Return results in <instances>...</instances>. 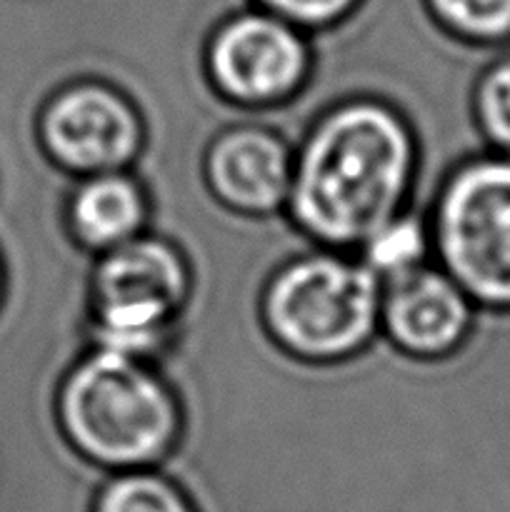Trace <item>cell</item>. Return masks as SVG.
Returning <instances> with one entry per match:
<instances>
[{
	"instance_id": "14",
	"label": "cell",
	"mask_w": 510,
	"mask_h": 512,
	"mask_svg": "<svg viewBox=\"0 0 510 512\" xmlns=\"http://www.w3.org/2000/svg\"><path fill=\"white\" fill-rule=\"evenodd\" d=\"M3 293H5V265H3V258H0V300H3Z\"/></svg>"
},
{
	"instance_id": "4",
	"label": "cell",
	"mask_w": 510,
	"mask_h": 512,
	"mask_svg": "<svg viewBox=\"0 0 510 512\" xmlns=\"http://www.w3.org/2000/svg\"><path fill=\"white\" fill-rule=\"evenodd\" d=\"M193 293L183 248L158 230L95 255L88 275V345L155 360Z\"/></svg>"
},
{
	"instance_id": "7",
	"label": "cell",
	"mask_w": 510,
	"mask_h": 512,
	"mask_svg": "<svg viewBox=\"0 0 510 512\" xmlns=\"http://www.w3.org/2000/svg\"><path fill=\"white\" fill-rule=\"evenodd\" d=\"M35 133L53 165L73 178L130 170L145 143L138 105L113 80L75 75L40 103Z\"/></svg>"
},
{
	"instance_id": "3",
	"label": "cell",
	"mask_w": 510,
	"mask_h": 512,
	"mask_svg": "<svg viewBox=\"0 0 510 512\" xmlns=\"http://www.w3.org/2000/svg\"><path fill=\"white\" fill-rule=\"evenodd\" d=\"M378 275L350 250L308 245L268 275L260 320L278 348L305 363H338L380 335Z\"/></svg>"
},
{
	"instance_id": "6",
	"label": "cell",
	"mask_w": 510,
	"mask_h": 512,
	"mask_svg": "<svg viewBox=\"0 0 510 512\" xmlns=\"http://www.w3.org/2000/svg\"><path fill=\"white\" fill-rule=\"evenodd\" d=\"M313 35L263 8L230 10L203 45L210 88L240 108H278L313 73Z\"/></svg>"
},
{
	"instance_id": "8",
	"label": "cell",
	"mask_w": 510,
	"mask_h": 512,
	"mask_svg": "<svg viewBox=\"0 0 510 512\" xmlns=\"http://www.w3.org/2000/svg\"><path fill=\"white\" fill-rule=\"evenodd\" d=\"M475 303L435 260L383 280L380 335L413 358H443L468 340Z\"/></svg>"
},
{
	"instance_id": "9",
	"label": "cell",
	"mask_w": 510,
	"mask_h": 512,
	"mask_svg": "<svg viewBox=\"0 0 510 512\" xmlns=\"http://www.w3.org/2000/svg\"><path fill=\"white\" fill-rule=\"evenodd\" d=\"M70 238L100 255L150 230V198L135 170L83 175L70 180L63 200Z\"/></svg>"
},
{
	"instance_id": "10",
	"label": "cell",
	"mask_w": 510,
	"mask_h": 512,
	"mask_svg": "<svg viewBox=\"0 0 510 512\" xmlns=\"http://www.w3.org/2000/svg\"><path fill=\"white\" fill-rule=\"evenodd\" d=\"M90 512H198L190 493L165 470L108 473L95 488Z\"/></svg>"
},
{
	"instance_id": "2",
	"label": "cell",
	"mask_w": 510,
	"mask_h": 512,
	"mask_svg": "<svg viewBox=\"0 0 510 512\" xmlns=\"http://www.w3.org/2000/svg\"><path fill=\"white\" fill-rule=\"evenodd\" d=\"M55 420L85 463L123 473L158 468L173 453L183 410L153 360L88 345L60 378Z\"/></svg>"
},
{
	"instance_id": "5",
	"label": "cell",
	"mask_w": 510,
	"mask_h": 512,
	"mask_svg": "<svg viewBox=\"0 0 510 512\" xmlns=\"http://www.w3.org/2000/svg\"><path fill=\"white\" fill-rule=\"evenodd\" d=\"M433 260L475 308H510V158H465L428 205Z\"/></svg>"
},
{
	"instance_id": "1",
	"label": "cell",
	"mask_w": 510,
	"mask_h": 512,
	"mask_svg": "<svg viewBox=\"0 0 510 512\" xmlns=\"http://www.w3.org/2000/svg\"><path fill=\"white\" fill-rule=\"evenodd\" d=\"M378 55L375 35L365 88L320 108L295 140L283 213L318 248L355 253L418 193V135L408 113L375 85Z\"/></svg>"
},
{
	"instance_id": "13",
	"label": "cell",
	"mask_w": 510,
	"mask_h": 512,
	"mask_svg": "<svg viewBox=\"0 0 510 512\" xmlns=\"http://www.w3.org/2000/svg\"><path fill=\"white\" fill-rule=\"evenodd\" d=\"M255 3L305 33H318L348 20L358 10L360 0H255Z\"/></svg>"
},
{
	"instance_id": "12",
	"label": "cell",
	"mask_w": 510,
	"mask_h": 512,
	"mask_svg": "<svg viewBox=\"0 0 510 512\" xmlns=\"http://www.w3.org/2000/svg\"><path fill=\"white\" fill-rule=\"evenodd\" d=\"M473 118L488 140L510 150V58L490 65L475 83Z\"/></svg>"
},
{
	"instance_id": "11",
	"label": "cell",
	"mask_w": 510,
	"mask_h": 512,
	"mask_svg": "<svg viewBox=\"0 0 510 512\" xmlns=\"http://www.w3.org/2000/svg\"><path fill=\"white\" fill-rule=\"evenodd\" d=\"M428 13L458 40L493 43L510 35V0H425Z\"/></svg>"
}]
</instances>
